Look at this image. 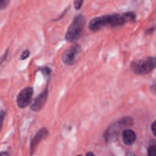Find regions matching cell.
Masks as SVG:
<instances>
[{
  "label": "cell",
  "instance_id": "9",
  "mask_svg": "<svg viewBox=\"0 0 156 156\" xmlns=\"http://www.w3.org/2000/svg\"><path fill=\"white\" fill-rule=\"evenodd\" d=\"M122 141L126 145H132L136 140L135 132L130 129H125L122 132Z\"/></svg>",
  "mask_w": 156,
  "mask_h": 156
},
{
  "label": "cell",
  "instance_id": "12",
  "mask_svg": "<svg viewBox=\"0 0 156 156\" xmlns=\"http://www.w3.org/2000/svg\"><path fill=\"white\" fill-rule=\"evenodd\" d=\"M83 0H74V7L76 10H80L82 6Z\"/></svg>",
  "mask_w": 156,
  "mask_h": 156
},
{
  "label": "cell",
  "instance_id": "17",
  "mask_svg": "<svg viewBox=\"0 0 156 156\" xmlns=\"http://www.w3.org/2000/svg\"><path fill=\"white\" fill-rule=\"evenodd\" d=\"M8 52H9V49H7L6 51H5V52H4V55H2V57H1V63H2L5 59H6V58H7V55H8Z\"/></svg>",
  "mask_w": 156,
  "mask_h": 156
},
{
  "label": "cell",
  "instance_id": "6",
  "mask_svg": "<svg viewBox=\"0 0 156 156\" xmlns=\"http://www.w3.org/2000/svg\"><path fill=\"white\" fill-rule=\"evenodd\" d=\"M34 93L32 87H27L22 89L17 95L16 103L19 108H24L30 104Z\"/></svg>",
  "mask_w": 156,
  "mask_h": 156
},
{
  "label": "cell",
  "instance_id": "16",
  "mask_svg": "<svg viewBox=\"0 0 156 156\" xmlns=\"http://www.w3.org/2000/svg\"><path fill=\"white\" fill-rule=\"evenodd\" d=\"M151 130L154 136H156V121L154 122L151 126Z\"/></svg>",
  "mask_w": 156,
  "mask_h": 156
},
{
  "label": "cell",
  "instance_id": "19",
  "mask_svg": "<svg viewBox=\"0 0 156 156\" xmlns=\"http://www.w3.org/2000/svg\"><path fill=\"white\" fill-rule=\"evenodd\" d=\"M152 88V90H153V91H154V92H156V84L154 85Z\"/></svg>",
  "mask_w": 156,
  "mask_h": 156
},
{
  "label": "cell",
  "instance_id": "1",
  "mask_svg": "<svg viewBox=\"0 0 156 156\" xmlns=\"http://www.w3.org/2000/svg\"><path fill=\"white\" fill-rule=\"evenodd\" d=\"M125 13H113L104 15L93 18L89 23V29L92 32H98L105 27H116L121 26L127 23Z\"/></svg>",
  "mask_w": 156,
  "mask_h": 156
},
{
  "label": "cell",
  "instance_id": "8",
  "mask_svg": "<svg viewBox=\"0 0 156 156\" xmlns=\"http://www.w3.org/2000/svg\"><path fill=\"white\" fill-rule=\"evenodd\" d=\"M48 96V87L46 88L34 99L32 103L30 108L34 112H38L40 110L45 104Z\"/></svg>",
  "mask_w": 156,
  "mask_h": 156
},
{
  "label": "cell",
  "instance_id": "10",
  "mask_svg": "<svg viewBox=\"0 0 156 156\" xmlns=\"http://www.w3.org/2000/svg\"><path fill=\"white\" fill-rule=\"evenodd\" d=\"M39 70L41 72V73L44 76V77L46 79L48 80L49 79L50 76L51 74V72H52V70L50 68H49L48 66H44V67L40 68L39 69Z\"/></svg>",
  "mask_w": 156,
  "mask_h": 156
},
{
  "label": "cell",
  "instance_id": "5",
  "mask_svg": "<svg viewBox=\"0 0 156 156\" xmlns=\"http://www.w3.org/2000/svg\"><path fill=\"white\" fill-rule=\"evenodd\" d=\"M82 51L81 46L74 43L67 48L63 53L62 61L66 65H73L77 60L78 56Z\"/></svg>",
  "mask_w": 156,
  "mask_h": 156
},
{
  "label": "cell",
  "instance_id": "18",
  "mask_svg": "<svg viewBox=\"0 0 156 156\" xmlns=\"http://www.w3.org/2000/svg\"><path fill=\"white\" fill-rule=\"evenodd\" d=\"M86 155H94V154L92 152H87V153H86V154H85Z\"/></svg>",
  "mask_w": 156,
  "mask_h": 156
},
{
  "label": "cell",
  "instance_id": "14",
  "mask_svg": "<svg viewBox=\"0 0 156 156\" xmlns=\"http://www.w3.org/2000/svg\"><path fill=\"white\" fill-rule=\"evenodd\" d=\"M10 0H0V9L1 10L5 9L8 5Z\"/></svg>",
  "mask_w": 156,
  "mask_h": 156
},
{
  "label": "cell",
  "instance_id": "11",
  "mask_svg": "<svg viewBox=\"0 0 156 156\" xmlns=\"http://www.w3.org/2000/svg\"><path fill=\"white\" fill-rule=\"evenodd\" d=\"M148 155L149 156H156V145H152L149 147Z\"/></svg>",
  "mask_w": 156,
  "mask_h": 156
},
{
  "label": "cell",
  "instance_id": "4",
  "mask_svg": "<svg viewBox=\"0 0 156 156\" xmlns=\"http://www.w3.org/2000/svg\"><path fill=\"white\" fill-rule=\"evenodd\" d=\"M130 67L136 74L148 73L156 67V58L147 57L132 62Z\"/></svg>",
  "mask_w": 156,
  "mask_h": 156
},
{
  "label": "cell",
  "instance_id": "20",
  "mask_svg": "<svg viewBox=\"0 0 156 156\" xmlns=\"http://www.w3.org/2000/svg\"><path fill=\"white\" fill-rule=\"evenodd\" d=\"M3 155H9V154H8V153H7V152H1V153L0 154V155H1V156H2Z\"/></svg>",
  "mask_w": 156,
  "mask_h": 156
},
{
  "label": "cell",
  "instance_id": "2",
  "mask_svg": "<svg viewBox=\"0 0 156 156\" xmlns=\"http://www.w3.org/2000/svg\"><path fill=\"white\" fill-rule=\"evenodd\" d=\"M86 19L83 15L79 14L76 15L66 32V40L68 42L73 43L79 40L83 34Z\"/></svg>",
  "mask_w": 156,
  "mask_h": 156
},
{
  "label": "cell",
  "instance_id": "7",
  "mask_svg": "<svg viewBox=\"0 0 156 156\" xmlns=\"http://www.w3.org/2000/svg\"><path fill=\"white\" fill-rule=\"evenodd\" d=\"M49 135L48 130L45 127H42L37 131V132L34 135V138L32 139L30 143V154L32 155L36 151L38 144L46 138Z\"/></svg>",
  "mask_w": 156,
  "mask_h": 156
},
{
  "label": "cell",
  "instance_id": "3",
  "mask_svg": "<svg viewBox=\"0 0 156 156\" xmlns=\"http://www.w3.org/2000/svg\"><path fill=\"white\" fill-rule=\"evenodd\" d=\"M132 123V118L129 116H126L112 124L105 130L103 135L105 141L107 143L114 141L118 138L122 129L124 127L131 125Z\"/></svg>",
  "mask_w": 156,
  "mask_h": 156
},
{
  "label": "cell",
  "instance_id": "15",
  "mask_svg": "<svg viewBox=\"0 0 156 156\" xmlns=\"http://www.w3.org/2000/svg\"><path fill=\"white\" fill-rule=\"evenodd\" d=\"M5 115H6V111L2 110L1 111V115H0V117H1V127H2V124H3L4 120L5 119Z\"/></svg>",
  "mask_w": 156,
  "mask_h": 156
},
{
  "label": "cell",
  "instance_id": "13",
  "mask_svg": "<svg viewBox=\"0 0 156 156\" xmlns=\"http://www.w3.org/2000/svg\"><path fill=\"white\" fill-rule=\"evenodd\" d=\"M29 55H30L29 50V49H26L21 53V54L20 55V59L21 60H25L27 58H28Z\"/></svg>",
  "mask_w": 156,
  "mask_h": 156
}]
</instances>
